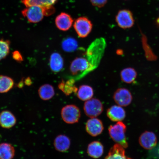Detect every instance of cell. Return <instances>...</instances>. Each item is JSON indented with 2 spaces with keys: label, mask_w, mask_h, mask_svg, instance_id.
<instances>
[{
  "label": "cell",
  "mask_w": 159,
  "mask_h": 159,
  "mask_svg": "<svg viewBox=\"0 0 159 159\" xmlns=\"http://www.w3.org/2000/svg\"><path fill=\"white\" fill-rule=\"evenodd\" d=\"M55 11L53 6L47 7L32 6L23 10L21 13L29 22L36 23L41 21L45 16H48L52 15Z\"/></svg>",
  "instance_id": "1"
},
{
  "label": "cell",
  "mask_w": 159,
  "mask_h": 159,
  "mask_svg": "<svg viewBox=\"0 0 159 159\" xmlns=\"http://www.w3.org/2000/svg\"><path fill=\"white\" fill-rule=\"evenodd\" d=\"M109 135L115 142L126 148L128 147L125 132L126 126L121 121L117 122L114 125H111L108 129Z\"/></svg>",
  "instance_id": "2"
},
{
  "label": "cell",
  "mask_w": 159,
  "mask_h": 159,
  "mask_svg": "<svg viewBox=\"0 0 159 159\" xmlns=\"http://www.w3.org/2000/svg\"><path fill=\"white\" fill-rule=\"evenodd\" d=\"M61 116L67 124H74L78 122L80 118V111L74 105H69L63 107L61 111Z\"/></svg>",
  "instance_id": "3"
},
{
  "label": "cell",
  "mask_w": 159,
  "mask_h": 159,
  "mask_svg": "<svg viewBox=\"0 0 159 159\" xmlns=\"http://www.w3.org/2000/svg\"><path fill=\"white\" fill-rule=\"evenodd\" d=\"M73 26L78 36L84 38L91 32L93 25L92 22L87 17H81L75 20Z\"/></svg>",
  "instance_id": "4"
},
{
  "label": "cell",
  "mask_w": 159,
  "mask_h": 159,
  "mask_svg": "<svg viewBox=\"0 0 159 159\" xmlns=\"http://www.w3.org/2000/svg\"><path fill=\"white\" fill-rule=\"evenodd\" d=\"M115 20L118 26L124 29L131 28L134 24V15L128 9L120 10L116 16Z\"/></svg>",
  "instance_id": "5"
},
{
  "label": "cell",
  "mask_w": 159,
  "mask_h": 159,
  "mask_svg": "<svg viewBox=\"0 0 159 159\" xmlns=\"http://www.w3.org/2000/svg\"><path fill=\"white\" fill-rule=\"evenodd\" d=\"M84 110L87 116L91 118H96L103 112V106L99 99L92 98L85 102Z\"/></svg>",
  "instance_id": "6"
},
{
  "label": "cell",
  "mask_w": 159,
  "mask_h": 159,
  "mask_svg": "<svg viewBox=\"0 0 159 159\" xmlns=\"http://www.w3.org/2000/svg\"><path fill=\"white\" fill-rule=\"evenodd\" d=\"M113 98L116 104L121 107L128 106L132 100V96L130 91L125 88L117 89Z\"/></svg>",
  "instance_id": "7"
},
{
  "label": "cell",
  "mask_w": 159,
  "mask_h": 159,
  "mask_svg": "<svg viewBox=\"0 0 159 159\" xmlns=\"http://www.w3.org/2000/svg\"><path fill=\"white\" fill-rule=\"evenodd\" d=\"M87 132L91 136L95 137L98 136L104 130V126L102 121L99 119L93 118L87 121L85 126Z\"/></svg>",
  "instance_id": "8"
},
{
  "label": "cell",
  "mask_w": 159,
  "mask_h": 159,
  "mask_svg": "<svg viewBox=\"0 0 159 159\" xmlns=\"http://www.w3.org/2000/svg\"><path fill=\"white\" fill-rule=\"evenodd\" d=\"M73 22L72 17L68 14L62 12L56 17L55 23L57 27L62 31H66L70 28Z\"/></svg>",
  "instance_id": "9"
},
{
  "label": "cell",
  "mask_w": 159,
  "mask_h": 159,
  "mask_svg": "<svg viewBox=\"0 0 159 159\" xmlns=\"http://www.w3.org/2000/svg\"><path fill=\"white\" fill-rule=\"evenodd\" d=\"M157 138L154 133L150 132H145L141 135L139 142L141 146L147 150L154 148L157 143Z\"/></svg>",
  "instance_id": "10"
},
{
  "label": "cell",
  "mask_w": 159,
  "mask_h": 159,
  "mask_svg": "<svg viewBox=\"0 0 159 159\" xmlns=\"http://www.w3.org/2000/svg\"><path fill=\"white\" fill-rule=\"evenodd\" d=\"M90 63L86 59L82 57H77L71 63L70 71L73 75H76L79 72L88 70Z\"/></svg>",
  "instance_id": "11"
},
{
  "label": "cell",
  "mask_w": 159,
  "mask_h": 159,
  "mask_svg": "<svg viewBox=\"0 0 159 159\" xmlns=\"http://www.w3.org/2000/svg\"><path fill=\"white\" fill-rule=\"evenodd\" d=\"M17 119L12 113L4 110L0 113V126L6 129L13 128L16 124Z\"/></svg>",
  "instance_id": "12"
},
{
  "label": "cell",
  "mask_w": 159,
  "mask_h": 159,
  "mask_svg": "<svg viewBox=\"0 0 159 159\" xmlns=\"http://www.w3.org/2000/svg\"><path fill=\"white\" fill-rule=\"evenodd\" d=\"M107 116L113 122H119L124 120L126 116L124 109L119 105H114L109 108L107 112Z\"/></svg>",
  "instance_id": "13"
},
{
  "label": "cell",
  "mask_w": 159,
  "mask_h": 159,
  "mask_svg": "<svg viewBox=\"0 0 159 159\" xmlns=\"http://www.w3.org/2000/svg\"><path fill=\"white\" fill-rule=\"evenodd\" d=\"M64 64V60L60 53L54 52L51 54L49 60V65L53 72H60L63 69Z\"/></svg>",
  "instance_id": "14"
},
{
  "label": "cell",
  "mask_w": 159,
  "mask_h": 159,
  "mask_svg": "<svg viewBox=\"0 0 159 159\" xmlns=\"http://www.w3.org/2000/svg\"><path fill=\"white\" fill-rule=\"evenodd\" d=\"M53 144L56 150L64 152L69 150L70 146V140L65 135H60L55 139Z\"/></svg>",
  "instance_id": "15"
},
{
  "label": "cell",
  "mask_w": 159,
  "mask_h": 159,
  "mask_svg": "<svg viewBox=\"0 0 159 159\" xmlns=\"http://www.w3.org/2000/svg\"><path fill=\"white\" fill-rule=\"evenodd\" d=\"M104 147L101 143L94 141L89 145L87 148V153L94 158H98L102 156L104 153Z\"/></svg>",
  "instance_id": "16"
},
{
  "label": "cell",
  "mask_w": 159,
  "mask_h": 159,
  "mask_svg": "<svg viewBox=\"0 0 159 159\" xmlns=\"http://www.w3.org/2000/svg\"><path fill=\"white\" fill-rule=\"evenodd\" d=\"M105 159H132L125 155L124 148L118 144L114 145L109 151Z\"/></svg>",
  "instance_id": "17"
},
{
  "label": "cell",
  "mask_w": 159,
  "mask_h": 159,
  "mask_svg": "<svg viewBox=\"0 0 159 159\" xmlns=\"http://www.w3.org/2000/svg\"><path fill=\"white\" fill-rule=\"evenodd\" d=\"M15 154V148L12 145L7 143L0 144V159H13Z\"/></svg>",
  "instance_id": "18"
},
{
  "label": "cell",
  "mask_w": 159,
  "mask_h": 159,
  "mask_svg": "<svg viewBox=\"0 0 159 159\" xmlns=\"http://www.w3.org/2000/svg\"><path fill=\"white\" fill-rule=\"evenodd\" d=\"M78 98L83 101H87L92 98L94 91L92 87L89 85H81L77 92Z\"/></svg>",
  "instance_id": "19"
},
{
  "label": "cell",
  "mask_w": 159,
  "mask_h": 159,
  "mask_svg": "<svg viewBox=\"0 0 159 159\" xmlns=\"http://www.w3.org/2000/svg\"><path fill=\"white\" fill-rule=\"evenodd\" d=\"M54 89L52 85L45 84L42 85L39 89L40 98L44 101L49 100L54 96Z\"/></svg>",
  "instance_id": "20"
},
{
  "label": "cell",
  "mask_w": 159,
  "mask_h": 159,
  "mask_svg": "<svg viewBox=\"0 0 159 159\" xmlns=\"http://www.w3.org/2000/svg\"><path fill=\"white\" fill-rule=\"evenodd\" d=\"M137 73L135 70L132 67L125 68L120 72L121 80L123 82L131 84L134 82L136 79Z\"/></svg>",
  "instance_id": "21"
},
{
  "label": "cell",
  "mask_w": 159,
  "mask_h": 159,
  "mask_svg": "<svg viewBox=\"0 0 159 159\" xmlns=\"http://www.w3.org/2000/svg\"><path fill=\"white\" fill-rule=\"evenodd\" d=\"M57 1V0H21L22 3L26 7L32 6H38L43 7H50L54 5Z\"/></svg>",
  "instance_id": "22"
},
{
  "label": "cell",
  "mask_w": 159,
  "mask_h": 159,
  "mask_svg": "<svg viewBox=\"0 0 159 159\" xmlns=\"http://www.w3.org/2000/svg\"><path fill=\"white\" fill-rule=\"evenodd\" d=\"M14 84V82L11 77L5 75H0V93L8 92L13 88Z\"/></svg>",
  "instance_id": "23"
},
{
  "label": "cell",
  "mask_w": 159,
  "mask_h": 159,
  "mask_svg": "<svg viewBox=\"0 0 159 159\" xmlns=\"http://www.w3.org/2000/svg\"><path fill=\"white\" fill-rule=\"evenodd\" d=\"M63 50L67 52H74L78 47V43L76 39L71 37L65 39L61 43Z\"/></svg>",
  "instance_id": "24"
},
{
  "label": "cell",
  "mask_w": 159,
  "mask_h": 159,
  "mask_svg": "<svg viewBox=\"0 0 159 159\" xmlns=\"http://www.w3.org/2000/svg\"><path fill=\"white\" fill-rule=\"evenodd\" d=\"M59 88L65 95H69L73 93H77L78 89L74 85V81H67L66 82H62L59 85Z\"/></svg>",
  "instance_id": "25"
},
{
  "label": "cell",
  "mask_w": 159,
  "mask_h": 159,
  "mask_svg": "<svg viewBox=\"0 0 159 159\" xmlns=\"http://www.w3.org/2000/svg\"><path fill=\"white\" fill-rule=\"evenodd\" d=\"M10 50V43L9 41L0 40V61L7 56Z\"/></svg>",
  "instance_id": "26"
},
{
  "label": "cell",
  "mask_w": 159,
  "mask_h": 159,
  "mask_svg": "<svg viewBox=\"0 0 159 159\" xmlns=\"http://www.w3.org/2000/svg\"><path fill=\"white\" fill-rule=\"evenodd\" d=\"M90 1L93 6L101 8L106 4L108 0H90Z\"/></svg>",
  "instance_id": "27"
},
{
  "label": "cell",
  "mask_w": 159,
  "mask_h": 159,
  "mask_svg": "<svg viewBox=\"0 0 159 159\" xmlns=\"http://www.w3.org/2000/svg\"><path fill=\"white\" fill-rule=\"evenodd\" d=\"M13 58L17 61H21L23 60L22 57L18 51H15L13 53Z\"/></svg>",
  "instance_id": "28"
},
{
  "label": "cell",
  "mask_w": 159,
  "mask_h": 159,
  "mask_svg": "<svg viewBox=\"0 0 159 159\" xmlns=\"http://www.w3.org/2000/svg\"><path fill=\"white\" fill-rule=\"evenodd\" d=\"M25 83L26 84V85H30V84L31 82V80L29 78L27 79L25 81Z\"/></svg>",
  "instance_id": "29"
},
{
  "label": "cell",
  "mask_w": 159,
  "mask_h": 159,
  "mask_svg": "<svg viewBox=\"0 0 159 159\" xmlns=\"http://www.w3.org/2000/svg\"><path fill=\"white\" fill-rule=\"evenodd\" d=\"M156 23L157 25L159 26V16L158 18L156 20Z\"/></svg>",
  "instance_id": "30"
},
{
  "label": "cell",
  "mask_w": 159,
  "mask_h": 159,
  "mask_svg": "<svg viewBox=\"0 0 159 159\" xmlns=\"http://www.w3.org/2000/svg\"><path fill=\"white\" fill-rule=\"evenodd\" d=\"M157 152H158V154L159 156V144L158 145V148H157Z\"/></svg>",
  "instance_id": "31"
},
{
  "label": "cell",
  "mask_w": 159,
  "mask_h": 159,
  "mask_svg": "<svg viewBox=\"0 0 159 159\" xmlns=\"http://www.w3.org/2000/svg\"></svg>",
  "instance_id": "32"
}]
</instances>
